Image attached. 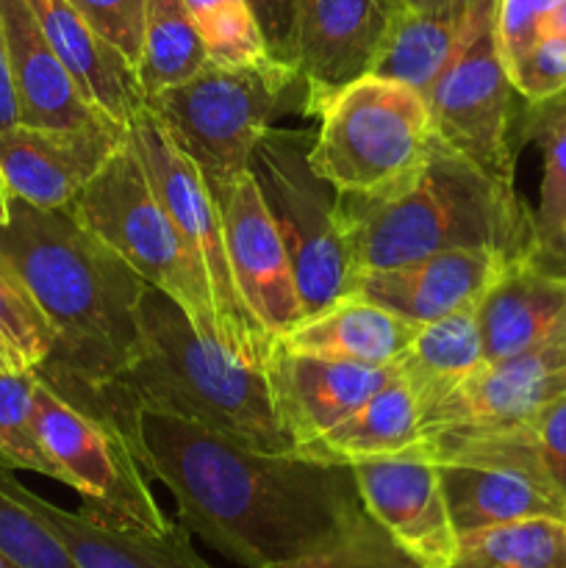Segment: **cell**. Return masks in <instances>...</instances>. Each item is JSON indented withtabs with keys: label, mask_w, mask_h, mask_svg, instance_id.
Wrapping results in <instances>:
<instances>
[{
	"label": "cell",
	"mask_w": 566,
	"mask_h": 568,
	"mask_svg": "<svg viewBox=\"0 0 566 568\" xmlns=\"http://www.w3.org/2000/svg\"><path fill=\"white\" fill-rule=\"evenodd\" d=\"M131 447L178 503V521L244 568H275L342 538L366 516L350 464L259 453L225 436L139 410Z\"/></svg>",
	"instance_id": "cell-1"
},
{
	"label": "cell",
	"mask_w": 566,
	"mask_h": 568,
	"mask_svg": "<svg viewBox=\"0 0 566 568\" xmlns=\"http://www.w3.org/2000/svg\"><path fill=\"white\" fill-rule=\"evenodd\" d=\"M0 258L20 275L55 331L37 375L105 383L137 353L139 303L150 283L67 209L11 197L0 222Z\"/></svg>",
	"instance_id": "cell-2"
},
{
	"label": "cell",
	"mask_w": 566,
	"mask_h": 568,
	"mask_svg": "<svg viewBox=\"0 0 566 568\" xmlns=\"http://www.w3.org/2000/svg\"><path fill=\"white\" fill-rule=\"evenodd\" d=\"M336 216L355 275L447 250L486 247L519 261L536 231L514 183L433 139L420 170L383 194H336Z\"/></svg>",
	"instance_id": "cell-3"
},
{
	"label": "cell",
	"mask_w": 566,
	"mask_h": 568,
	"mask_svg": "<svg viewBox=\"0 0 566 568\" xmlns=\"http://www.w3.org/2000/svg\"><path fill=\"white\" fill-rule=\"evenodd\" d=\"M117 381L139 410L192 422L259 453L297 449L277 419L264 366L205 338L153 286L139 303L137 353Z\"/></svg>",
	"instance_id": "cell-4"
},
{
	"label": "cell",
	"mask_w": 566,
	"mask_h": 568,
	"mask_svg": "<svg viewBox=\"0 0 566 568\" xmlns=\"http://www.w3.org/2000/svg\"><path fill=\"white\" fill-rule=\"evenodd\" d=\"M311 170L338 194H383L408 181L433 139L431 103L394 78L370 72L320 105Z\"/></svg>",
	"instance_id": "cell-5"
},
{
	"label": "cell",
	"mask_w": 566,
	"mask_h": 568,
	"mask_svg": "<svg viewBox=\"0 0 566 568\" xmlns=\"http://www.w3.org/2000/svg\"><path fill=\"white\" fill-rule=\"evenodd\" d=\"M70 211L144 283L175 300L205 338L222 344L209 277L150 186L128 139L72 200Z\"/></svg>",
	"instance_id": "cell-6"
},
{
	"label": "cell",
	"mask_w": 566,
	"mask_h": 568,
	"mask_svg": "<svg viewBox=\"0 0 566 568\" xmlns=\"http://www.w3.org/2000/svg\"><path fill=\"white\" fill-rule=\"evenodd\" d=\"M297 72L264 61L255 67L205 64L198 75L148 98L172 142L198 164L205 183L233 181L283 111Z\"/></svg>",
	"instance_id": "cell-7"
},
{
	"label": "cell",
	"mask_w": 566,
	"mask_h": 568,
	"mask_svg": "<svg viewBox=\"0 0 566 568\" xmlns=\"http://www.w3.org/2000/svg\"><path fill=\"white\" fill-rule=\"evenodd\" d=\"M314 133L270 128L247 170L286 244L305 316L353 294L355 264L336 216V189L311 170Z\"/></svg>",
	"instance_id": "cell-8"
},
{
	"label": "cell",
	"mask_w": 566,
	"mask_h": 568,
	"mask_svg": "<svg viewBox=\"0 0 566 568\" xmlns=\"http://www.w3.org/2000/svg\"><path fill=\"white\" fill-rule=\"evenodd\" d=\"M125 139L137 153L150 186L164 203L166 214L172 216L183 242L189 244V250L209 277L222 344L239 358L264 366V358L275 338L253 320V314L244 308L242 297H239L231 264H228L220 209H216V200L205 183L203 172L172 142L170 133L150 114V109L133 116Z\"/></svg>",
	"instance_id": "cell-9"
},
{
	"label": "cell",
	"mask_w": 566,
	"mask_h": 568,
	"mask_svg": "<svg viewBox=\"0 0 566 568\" xmlns=\"http://www.w3.org/2000/svg\"><path fill=\"white\" fill-rule=\"evenodd\" d=\"M33 422L59 483L81 494L87 514L133 530H170L172 519L155 503L142 464L114 422L72 408L39 377Z\"/></svg>",
	"instance_id": "cell-10"
},
{
	"label": "cell",
	"mask_w": 566,
	"mask_h": 568,
	"mask_svg": "<svg viewBox=\"0 0 566 568\" xmlns=\"http://www.w3.org/2000/svg\"><path fill=\"white\" fill-rule=\"evenodd\" d=\"M458 538L527 519L566 521V499L544 475L522 427L425 442Z\"/></svg>",
	"instance_id": "cell-11"
},
{
	"label": "cell",
	"mask_w": 566,
	"mask_h": 568,
	"mask_svg": "<svg viewBox=\"0 0 566 568\" xmlns=\"http://www.w3.org/2000/svg\"><path fill=\"white\" fill-rule=\"evenodd\" d=\"M497 0H472L453 59L427 92L436 133L475 164L514 183V83L494 33Z\"/></svg>",
	"instance_id": "cell-12"
},
{
	"label": "cell",
	"mask_w": 566,
	"mask_h": 568,
	"mask_svg": "<svg viewBox=\"0 0 566 568\" xmlns=\"http://www.w3.org/2000/svg\"><path fill=\"white\" fill-rule=\"evenodd\" d=\"M366 514L422 568H447L458 552L436 458L425 442L405 453L350 464Z\"/></svg>",
	"instance_id": "cell-13"
},
{
	"label": "cell",
	"mask_w": 566,
	"mask_h": 568,
	"mask_svg": "<svg viewBox=\"0 0 566 568\" xmlns=\"http://www.w3.org/2000/svg\"><path fill=\"white\" fill-rule=\"evenodd\" d=\"M225 231L228 264L244 308L277 338L305 316L286 244L261 200L250 170L233 181L209 186Z\"/></svg>",
	"instance_id": "cell-14"
},
{
	"label": "cell",
	"mask_w": 566,
	"mask_h": 568,
	"mask_svg": "<svg viewBox=\"0 0 566 568\" xmlns=\"http://www.w3.org/2000/svg\"><path fill=\"white\" fill-rule=\"evenodd\" d=\"M566 344L483 364L469 381L422 414V438H469L516 430L564 388Z\"/></svg>",
	"instance_id": "cell-15"
},
{
	"label": "cell",
	"mask_w": 566,
	"mask_h": 568,
	"mask_svg": "<svg viewBox=\"0 0 566 568\" xmlns=\"http://www.w3.org/2000/svg\"><path fill=\"white\" fill-rule=\"evenodd\" d=\"M125 136L128 128L105 116L81 128L14 125L0 133V175L11 197L37 209H67Z\"/></svg>",
	"instance_id": "cell-16"
},
{
	"label": "cell",
	"mask_w": 566,
	"mask_h": 568,
	"mask_svg": "<svg viewBox=\"0 0 566 568\" xmlns=\"http://www.w3.org/2000/svg\"><path fill=\"white\" fill-rule=\"evenodd\" d=\"M403 0H305L297 78L311 116L325 100L375 70Z\"/></svg>",
	"instance_id": "cell-17"
},
{
	"label": "cell",
	"mask_w": 566,
	"mask_h": 568,
	"mask_svg": "<svg viewBox=\"0 0 566 568\" xmlns=\"http://www.w3.org/2000/svg\"><path fill=\"white\" fill-rule=\"evenodd\" d=\"M275 414L294 447L305 449L397 377L394 366L316 358L272 344L264 358Z\"/></svg>",
	"instance_id": "cell-18"
},
{
	"label": "cell",
	"mask_w": 566,
	"mask_h": 568,
	"mask_svg": "<svg viewBox=\"0 0 566 568\" xmlns=\"http://www.w3.org/2000/svg\"><path fill=\"white\" fill-rule=\"evenodd\" d=\"M508 258L486 247L447 250L388 270L355 275L353 294L425 327L458 311L477 308Z\"/></svg>",
	"instance_id": "cell-19"
},
{
	"label": "cell",
	"mask_w": 566,
	"mask_h": 568,
	"mask_svg": "<svg viewBox=\"0 0 566 568\" xmlns=\"http://www.w3.org/2000/svg\"><path fill=\"white\" fill-rule=\"evenodd\" d=\"M0 486L59 538L78 568H214L200 558L181 521H172L170 530L153 532L111 525L83 508L64 510L22 486L6 466H0Z\"/></svg>",
	"instance_id": "cell-20"
},
{
	"label": "cell",
	"mask_w": 566,
	"mask_h": 568,
	"mask_svg": "<svg viewBox=\"0 0 566 568\" xmlns=\"http://www.w3.org/2000/svg\"><path fill=\"white\" fill-rule=\"evenodd\" d=\"M486 364L566 344V277L508 261L477 303Z\"/></svg>",
	"instance_id": "cell-21"
},
{
	"label": "cell",
	"mask_w": 566,
	"mask_h": 568,
	"mask_svg": "<svg viewBox=\"0 0 566 568\" xmlns=\"http://www.w3.org/2000/svg\"><path fill=\"white\" fill-rule=\"evenodd\" d=\"M28 6L87 103L98 114L131 125L133 116L148 109V100L125 53L100 37L70 0H28Z\"/></svg>",
	"instance_id": "cell-22"
},
{
	"label": "cell",
	"mask_w": 566,
	"mask_h": 568,
	"mask_svg": "<svg viewBox=\"0 0 566 568\" xmlns=\"http://www.w3.org/2000/svg\"><path fill=\"white\" fill-rule=\"evenodd\" d=\"M0 20L9 44L20 125L81 128L103 120L50 48L28 0H0Z\"/></svg>",
	"instance_id": "cell-23"
},
{
	"label": "cell",
	"mask_w": 566,
	"mask_h": 568,
	"mask_svg": "<svg viewBox=\"0 0 566 568\" xmlns=\"http://www.w3.org/2000/svg\"><path fill=\"white\" fill-rule=\"evenodd\" d=\"M416 333L420 325L414 322L392 314L361 294H347L327 308L303 316L292 331L281 333L275 344L316 358L394 366Z\"/></svg>",
	"instance_id": "cell-24"
},
{
	"label": "cell",
	"mask_w": 566,
	"mask_h": 568,
	"mask_svg": "<svg viewBox=\"0 0 566 568\" xmlns=\"http://www.w3.org/2000/svg\"><path fill=\"white\" fill-rule=\"evenodd\" d=\"M483 364L486 358H483V338L477 327V308H466L420 327L394 369L425 414L447 394H453L461 383L469 381Z\"/></svg>",
	"instance_id": "cell-25"
},
{
	"label": "cell",
	"mask_w": 566,
	"mask_h": 568,
	"mask_svg": "<svg viewBox=\"0 0 566 568\" xmlns=\"http://www.w3.org/2000/svg\"><path fill=\"white\" fill-rule=\"evenodd\" d=\"M422 442L425 438H422L420 403L411 388L400 377H394L347 419L338 422L320 442L300 453L338 460V464H355V460L405 453Z\"/></svg>",
	"instance_id": "cell-26"
},
{
	"label": "cell",
	"mask_w": 566,
	"mask_h": 568,
	"mask_svg": "<svg viewBox=\"0 0 566 568\" xmlns=\"http://www.w3.org/2000/svg\"><path fill=\"white\" fill-rule=\"evenodd\" d=\"M469 9L472 0H442L431 9L403 6L372 72L408 83L427 98L464 37Z\"/></svg>",
	"instance_id": "cell-27"
},
{
	"label": "cell",
	"mask_w": 566,
	"mask_h": 568,
	"mask_svg": "<svg viewBox=\"0 0 566 568\" xmlns=\"http://www.w3.org/2000/svg\"><path fill=\"white\" fill-rule=\"evenodd\" d=\"M209 64V53L183 0H148L137 78L144 100L178 87Z\"/></svg>",
	"instance_id": "cell-28"
},
{
	"label": "cell",
	"mask_w": 566,
	"mask_h": 568,
	"mask_svg": "<svg viewBox=\"0 0 566 568\" xmlns=\"http://www.w3.org/2000/svg\"><path fill=\"white\" fill-rule=\"evenodd\" d=\"M447 568H566V521L527 519L472 532Z\"/></svg>",
	"instance_id": "cell-29"
},
{
	"label": "cell",
	"mask_w": 566,
	"mask_h": 568,
	"mask_svg": "<svg viewBox=\"0 0 566 568\" xmlns=\"http://www.w3.org/2000/svg\"><path fill=\"white\" fill-rule=\"evenodd\" d=\"M55 349V331L26 283L0 258V361L6 369L37 372Z\"/></svg>",
	"instance_id": "cell-30"
},
{
	"label": "cell",
	"mask_w": 566,
	"mask_h": 568,
	"mask_svg": "<svg viewBox=\"0 0 566 568\" xmlns=\"http://www.w3.org/2000/svg\"><path fill=\"white\" fill-rule=\"evenodd\" d=\"M525 136L542 150V186L533 214L536 239L566 220V92L527 103Z\"/></svg>",
	"instance_id": "cell-31"
},
{
	"label": "cell",
	"mask_w": 566,
	"mask_h": 568,
	"mask_svg": "<svg viewBox=\"0 0 566 568\" xmlns=\"http://www.w3.org/2000/svg\"><path fill=\"white\" fill-rule=\"evenodd\" d=\"M33 392H37V372L0 366V466L59 480L55 466L50 464L39 442L37 422H33Z\"/></svg>",
	"instance_id": "cell-32"
},
{
	"label": "cell",
	"mask_w": 566,
	"mask_h": 568,
	"mask_svg": "<svg viewBox=\"0 0 566 568\" xmlns=\"http://www.w3.org/2000/svg\"><path fill=\"white\" fill-rule=\"evenodd\" d=\"M216 67H255L270 61L259 26L244 0H183Z\"/></svg>",
	"instance_id": "cell-33"
},
{
	"label": "cell",
	"mask_w": 566,
	"mask_h": 568,
	"mask_svg": "<svg viewBox=\"0 0 566 568\" xmlns=\"http://www.w3.org/2000/svg\"><path fill=\"white\" fill-rule=\"evenodd\" d=\"M0 555L14 568H78L59 538L0 486Z\"/></svg>",
	"instance_id": "cell-34"
},
{
	"label": "cell",
	"mask_w": 566,
	"mask_h": 568,
	"mask_svg": "<svg viewBox=\"0 0 566 568\" xmlns=\"http://www.w3.org/2000/svg\"><path fill=\"white\" fill-rule=\"evenodd\" d=\"M275 568H422L370 514L327 547Z\"/></svg>",
	"instance_id": "cell-35"
},
{
	"label": "cell",
	"mask_w": 566,
	"mask_h": 568,
	"mask_svg": "<svg viewBox=\"0 0 566 568\" xmlns=\"http://www.w3.org/2000/svg\"><path fill=\"white\" fill-rule=\"evenodd\" d=\"M516 94L527 103L558 98L566 92V33L549 28L508 70Z\"/></svg>",
	"instance_id": "cell-36"
},
{
	"label": "cell",
	"mask_w": 566,
	"mask_h": 568,
	"mask_svg": "<svg viewBox=\"0 0 566 568\" xmlns=\"http://www.w3.org/2000/svg\"><path fill=\"white\" fill-rule=\"evenodd\" d=\"M560 3L564 0H497L494 33H497L505 70H511L549 31Z\"/></svg>",
	"instance_id": "cell-37"
},
{
	"label": "cell",
	"mask_w": 566,
	"mask_h": 568,
	"mask_svg": "<svg viewBox=\"0 0 566 568\" xmlns=\"http://www.w3.org/2000/svg\"><path fill=\"white\" fill-rule=\"evenodd\" d=\"M272 64L297 72L300 22L305 0H244Z\"/></svg>",
	"instance_id": "cell-38"
},
{
	"label": "cell",
	"mask_w": 566,
	"mask_h": 568,
	"mask_svg": "<svg viewBox=\"0 0 566 568\" xmlns=\"http://www.w3.org/2000/svg\"><path fill=\"white\" fill-rule=\"evenodd\" d=\"M70 3L92 22L100 37L109 39L137 67L148 0H70Z\"/></svg>",
	"instance_id": "cell-39"
},
{
	"label": "cell",
	"mask_w": 566,
	"mask_h": 568,
	"mask_svg": "<svg viewBox=\"0 0 566 568\" xmlns=\"http://www.w3.org/2000/svg\"><path fill=\"white\" fill-rule=\"evenodd\" d=\"M533 455L542 464L544 475L566 499V392L538 408L527 425H522Z\"/></svg>",
	"instance_id": "cell-40"
},
{
	"label": "cell",
	"mask_w": 566,
	"mask_h": 568,
	"mask_svg": "<svg viewBox=\"0 0 566 568\" xmlns=\"http://www.w3.org/2000/svg\"><path fill=\"white\" fill-rule=\"evenodd\" d=\"M522 261L538 272L566 277V220L549 233H544V236L533 239L530 250L522 255Z\"/></svg>",
	"instance_id": "cell-41"
},
{
	"label": "cell",
	"mask_w": 566,
	"mask_h": 568,
	"mask_svg": "<svg viewBox=\"0 0 566 568\" xmlns=\"http://www.w3.org/2000/svg\"><path fill=\"white\" fill-rule=\"evenodd\" d=\"M20 125V103H17L14 78H11L9 44H6L3 20H0V133Z\"/></svg>",
	"instance_id": "cell-42"
},
{
	"label": "cell",
	"mask_w": 566,
	"mask_h": 568,
	"mask_svg": "<svg viewBox=\"0 0 566 568\" xmlns=\"http://www.w3.org/2000/svg\"><path fill=\"white\" fill-rule=\"evenodd\" d=\"M9 203H11V192H9V186H6L3 175H0V222L9 216Z\"/></svg>",
	"instance_id": "cell-43"
},
{
	"label": "cell",
	"mask_w": 566,
	"mask_h": 568,
	"mask_svg": "<svg viewBox=\"0 0 566 568\" xmlns=\"http://www.w3.org/2000/svg\"><path fill=\"white\" fill-rule=\"evenodd\" d=\"M408 9H431V6H438L442 0H403Z\"/></svg>",
	"instance_id": "cell-44"
},
{
	"label": "cell",
	"mask_w": 566,
	"mask_h": 568,
	"mask_svg": "<svg viewBox=\"0 0 566 568\" xmlns=\"http://www.w3.org/2000/svg\"><path fill=\"white\" fill-rule=\"evenodd\" d=\"M0 568H14V566H11V564H9V560H6V558H3V555H0Z\"/></svg>",
	"instance_id": "cell-45"
},
{
	"label": "cell",
	"mask_w": 566,
	"mask_h": 568,
	"mask_svg": "<svg viewBox=\"0 0 566 568\" xmlns=\"http://www.w3.org/2000/svg\"><path fill=\"white\" fill-rule=\"evenodd\" d=\"M564 388H566V366H564Z\"/></svg>",
	"instance_id": "cell-46"
},
{
	"label": "cell",
	"mask_w": 566,
	"mask_h": 568,
	"mask_svg": "<svg viewBox=\"0 0 566 568\" xmlns=\"http://www.w3.org/2000/svg\"><path fill=\"white\" fill-rule=\"evenodd\" d=\"M0 366H3V361H0Z\"/></svg>",
	"instance_id": "cell-47"
}]
</instances>
